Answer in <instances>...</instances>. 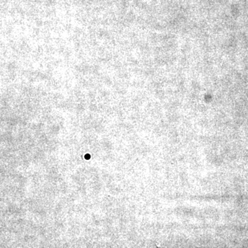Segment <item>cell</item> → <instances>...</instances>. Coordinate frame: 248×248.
Wrapping results in <instances>:
<instances>
[{
  "label": "cell",
  "instance_id": "cell-1",
  "mask_svg": "<svg viewBox=\"0 0 248 248\" xmlns=\"http://www.w3.org/2000/svg\"><path fill=\"white\" fill-rule=\"evenodd\" d=\"M90 157H91V155L89 154H87L86 155H85V159H89Z\"/></svg>",
  "mask_w": 248,
  "mask_h": 248
}]
</instances>
